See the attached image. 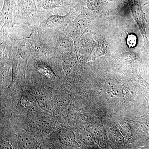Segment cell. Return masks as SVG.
<instances>
[{"instance_id": "1", "label": "cell", "mask_w": 149, "mask_h": 149, "mask_svg": "<svg viewBox=\"0 0 149 149\" xmlns=\"http://www.w3.org/2000/svg\"><path fill=\"white\" fill-rule=\"evenodd\" d=\"M66 16H60L58 15H52L46 20V23L49 27H56L61 25L65 21Z\"/></svg>"}, {"instance_id": "2", "label": "cell", "mask_w": 149, "mask_h": 149, "mask_svg": "<svg viewBox=\"0 0 149 149\" xmlns=\"http://www.w3.org/2000/svg\"><path fill=\"white\" fill-rule=\"evenodd\" d=\"M40 72H42V74H45L48 77H52L54 74L52 70L45 65L41 64L38 66Z\"/></svg>"}, {"instance_id": "3", "label": "cell", "mask_w": 149, "mask_h": 149, "mask_svg": "<svg viewBox=\"0 0 149 149\" xmlns=\"http://www.w3.org/2000/svg\"><path fill=\"white\" fill-rule=\"evenodd\" d=\"M127 44L129 47H134L137 44V37L134 35H129L127 37Z\"/></svg>"}, {"instance_id": "4", "label": "cell", "mask_w": 149, "mask_h": 149, "mask_svg": "<svg viewBox=\"0 0 149 149\" xmlns=\"http://www.w3.org/2000/svg\"><path fill=\"white\" fill-rule=\"evenodd\" d=\"M88 24V22L87 19L85 18L81 17L77 19L76 22L77 27L80 29H85Z\"/></svg>"}, {"instance_id": "5", "label": "cell", "mask_w": 149, "mask_h": 149, "mask_svg": "<svg viewBox=\"0 0 149 149\" xmlns=\"http://www.w3.org/2000/svg\"><path fill=\"white\" fill-rule=\"evenodd\" d=\"M141 149H149V147H144Z\"/></svg>"}]
</instances>
